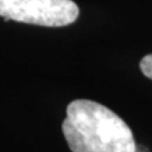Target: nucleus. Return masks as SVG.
Returning a JSON list of instances; mask_svg holds the SVG:
<instances>
[{"instance_id": "obj_1", "label": "nucleus", "mask_w": 152, "mask_h": 152, "mask_svg": "<svg viewBox=\"0 0 152 152\" xmlns=\"http://www.w3.org/2000/svg\"><path fill=\"white\" fill-rule=\"evenodd\" d=\"M62 132L72 152H137L127 123L107 107L88 99L67 105Z\"/></svg>"}, {"instance_id": "obj_2", "label": "nucleus", "mask_w": 152, "mask_h": 152, "mask_svg": "<svg viewBox=\"0 0 152 152\" xmlns=\"http://www.w3.org/2000/svg\"><path fill=\"white\" fill-rule=\"evenodd\" d=\"M0 17L43 27H65L79 17L72 0H0Z\"/></svg>"}, {"instance_id": "obj_3", "label": "nucleus", "mask_w": 152, "mask_h": 152, "mask_svg": "<svg viewBox=\"0 0 152 152\" xmlns=\"http://www.w3.org/2000/svg\"><path fill=\"white\" fill-rule=\"evenodd\" d=\"M140 69L146 77L152 80V53L145 56L140 62Z\"/></svg>"}]
</instances>
